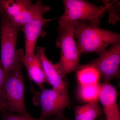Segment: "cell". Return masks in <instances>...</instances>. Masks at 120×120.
Listing matches in <instances>:
<instances>
[{"label":"cell","instance_id":"1","mask_svg":"<svg viewBox=\"0 0 120 120\" xmlns=\"http://www.w3.org/2000/svg\"><path fill=\"white\" fill-rule=\"evenodd\" d=\"M74 37L80 56L83 54L96 53L100 56L109 45L120 41V34L100 28L85 22H76Z\"/></svg>","mask_w":120,"mask_h":120},{"label":"cell","instance_id":"2","mask_svg":"<svg viewBox=\"0 0 120 120\" xmlns=\"http://www.w3.org/2000/svg\"><path fill=\"white\" fill-rule=\"evenodd\" d=\"M0 62L6 77L17 65L22 63L21 59L24 52L22 49H17V37L22 28L13 25L0 9Z\"/></svg>","mask_w":120,"mask_h":120},{"label":"cell","instance_id":"3","mask_svg":"<svg viewBox=\"0 0 120 120\" xmlns=\"http://www.w3.org/2000/svg\"><path fill=\"white\" fill-rule=\"evenodd\" d=\"M76 22H58L56 45L60 49V56L59 61L54 65L58 73L63 77L77 71L80 66V55L73 34Z\"/></svg>","mask_w":120,"mask_h":120},{"label":"cell","instance_id":"4","mask_svg":"<svg viewBox=\"0 0 120 120\" xmlns=\"http://www.w3.org/2000/svg\"><path fill=\"white\" fill-rule=\"evenodd\" d=\"M23 65L22 63L19 64L5 77L0 89V102L6 107L8 112L31 117L26 109L24 102Z\"/></svg>","mask_w":120,"mask_h":120},{"label":"cell","instance_id":"5","mask_svg":"<svg viewBox=\"0 0 120 120\" xmlns=\"http://www.w3.org/2000/svg\"><path fill=\"white\" fill-rule=\"evenodd\" d=\"M64 11L58 22L79 21L99 26L100 19L106 11L105 6L96 5L83 0H64Z\"/></svg>","mask_w":120,"mask_h":120},{"label":"cell","instance_id":"6","mask_svg":"<svg viewBox=\"0 0 120 120\" xmlns=\"http://www.w3.org/2000/svg\"><path fill=\"white\" fill-rule=\"evenodd\" d=\"M86 65L94 68L105 82L120 78V41L112 44L109 49Z\"/></svg>","mask_w":120,"mask_h":120},{"label":"cell","instance_id":"7","mask_svg":"<svg viewBox=\"0 0 120 120\" xmlns=\"http://www.w3.org/2000/svg\"><path fill=\"white\" fill-rule=\"evenodd\" d=\"M39 105L41 108L40 118H48L52 116L64 117L63 112L70 103L68 89L58 90L44 89L38 94Z\"/></svg>","mask_w":120,"mask_h":120},{"label":"cell","instance_id":"8","mask_svg":"<svg viewBox=\"0 0 120 120\" xmlns=\"http://www.w3.org/2000/svg\"><path fill=\"white\" fill-rule=\"evenodd\" d=\"M46 11H42L35 15L32 19L22 27L25 38V55L34 56L37 41L42 31V28L52 19L43 17Z\"/></svg>","mask_w":120,"mask_h":120},{"label":"cell","instance_id":"9","mask_svg":"<svg viewBox=\"0 0 120 120\" xmlns=\"http://www.w3.org/2000/svg\"><path fill=\"white\" fill-rule=\"evenodd\" d=\"M45 47H38L36 52L40 56L42 64L48 84L52 85L53 88L58 90L68 89L67 82L64 81L63 77L58 73L54 64L46 56Z\"/></svg>","mask_w":120,"mask_h":120},{"label":"cell","instance_id":"10","mask_svg":"<svg viewBox=\"0 0 120 120\" xmlns=\"http://www.w3.org/2000/svg\"><path fill=\"white\" fill-rule=\"evenodd\" d=\"M21 62L27 71L30 79L35 83L42 90L45 89L43 83H48L45 76L40 56L38 52L34 56H27L24 54Z\"/></svg>","mask_w":120,"mask_h":120},{"label":"cell","instance_id":"11","mask_svg":"<svg viewBox=\"0 0 120 120\" xmlns=\"http://www.w3.org/2000/svg\"><path fill=\"white\" fill-rule=\"evenodd\" d=\"M75 113V119L70 120H95L104 114L103 109L100 106L98 100L76 106Z\"/></svg>","mask_w":120,"mask_h":120},{"label":"cell","instance_id":"12","mask_svg":"<svg viewBox=\"0 0 120 120\" xmlns=\"http://www.w3.org/2000/svg\"><path fill=\"white\" fill-rule=\"evenodd\" d=\"M117 92L115 87L107 82L99 83L98 99L103 106V109L117 105Z\"/></svg>","mask_w":120,"mask_h":120},{"label":"cell","instance_id":"13","mask_svg":"<svg viewBox=\"0 0 120 120\" xmlns=\"http://www.w3.org/2000/svg\"><path fill=\"white\" fill-rule=\"evenodd\" d=\"M32 4L29 0H0V9L11 19L29 8Z\"/></svg>","mask_w":120,"mask_h":120},{"label":"cell","instance_id":"14","mask_svg":"<svg viewBox=\"0 0 120 120\" xmlns=\"http://www.w3.org/2000/svg\"><path fill=\"white\" fill-rule=\"evenodd\" d=\"M76 76L80 85H94L99 83L100 77L98 72L94 68L86 64L80 66Z\"/></svg>","mask_w":120,"mask_h":120},{"label":"cell","instance_id":"15","mask_svg":"<svg viewBox=\"0 0 120 120\" xmlns=\"http://www.w3.org/2000/svg\"><path fill=\"white\" fill-rule=\"evenodd\" d=\"M99 83L94 85H79L77 94L80 99L85 102L98 100Z\"/></svg>","mask_w":120,"mask_h":120},{"label":"cell","instance_id":"16","mask_svg":"<svg viewBox=\"0 0 120 120\" xmlns=\"http://www.w3.org/2000/svg\"><path fill=\"white\" fill-rule=\"evenodd\" d=\"M2 115L1 120H68L65 117H57L50 118H34L31 117H27L20 115L11 113L10 112H6L1 113Z\"/></svg>","mask_w":120,"mask_h":120},{"label":"cell","instance_id":"17","mask_svg":"<svg viewBox=\"0 0 120 120\" xmlns=\"http://www.w3.org/2000/svg\"><path fill=\"white\" fill-rule=\"evenodd\" d=\"M5 75L0 62V89L3 85L5 79Z\"/></svg>","mask_w":120,"mask_h":120},{"label":"cell","instance_id":"18","mask_svg":"<svg viewBox=\"0 0 120 120\" xmlns=\"http://www.w3.org/2000/svg\"><path fill=\"white\" fill-rule=\"evenodd\" d=\"M8 112L7 108L3 104L0 102V112L1 113H4Z\"/></svg>","mask_w":120,"mask_h":120},{"label":"cell","instance_id":"19","mask_svg":"<svg viewBox=\"0 0 120 120\" xmlns=\"http://www.w3.org/2000/svg\"><path fill=\"white\" fill-rule=\"evenodd\" d=\"M98 120H106L105 117L102 116L98 118Z\"/></svg>","mask_w":120,"mask_h":120}]
</instances>
